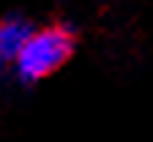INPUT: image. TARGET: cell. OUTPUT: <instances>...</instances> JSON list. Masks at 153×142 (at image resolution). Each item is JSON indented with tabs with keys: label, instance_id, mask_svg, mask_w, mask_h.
<instances>
[{
	"label": "cell",
	"instance_id": "6da1fadb",
	"mask_svg": "<svg viewBox=\"0 0 153 142\" xmlns=\"http://www.w3.org/2000/svg\"><path fill=\"white\" fill-rule=\"evenodd\" d=\"M74 55V36L68 28L52 25L44 30H33L16 57V74L25 82H38L55 74Z\"/></svg>",
	"mask_w": 153,
	"mask_h": 142
},
{
	"label": "cell",
	"instance_id": "7a4b0ae2",
	"mask_svg": "<svg viewBox=\"0 0 153 142\" xmlns=\"http://www.w3.org/2000/svg\"><path fill=\"white\" fill-rule=\"evenodd\" d=\"M30 22L22 16H6L0 19V68H6L11 63H16L19 52H22L25 41L30 38Z\"/></svg>",
	"mask_w": 153,
	"mask_h": 142
}]
</instances>
